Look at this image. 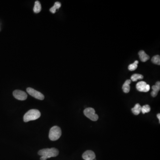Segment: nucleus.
<instances>
[{"mask_svg":"<svg viewBox=\"0 0 160 160\" xmlns=\"http://www.w3.org/2000/svg\"><path fill=\"white\" fill-rule=\"evenodd\" d=\"M40 112L37 109H30L26 113L23 117V120L25 122H30L31 121H34L38 119L41 117Z\"/></svg>","mask_w":160,"mask_h":160,"instance_id":"nucleus-1","label":"nucleus"},{"mask_svg":"<svg viewBox=\"0 0 160 160\" xmlns=\"http://www.w3.org/2000/svg\"><path fill=\"white\" fill-rule=\"evenodd\" d=\"M38 154L41 156L45 157L46 158H49L55 157L59 154V151L57 149L52 148L51 149H44L39 150Z\"/></svg>","mask_w":160,"mask_h":160,"instance_id":"nucleus-2","label":"nucleus"},{"mask_svg":"<svg viewBox=\"0 0 160 160\" xmlns=\"http://www.w3.org/2000/svg\"><path fill=\"white\" fill-rule=\"evenodd\" d=\"M61 128L57 126H54L50 129L49 133V138L52 141L57 140L61 135Z\"/></svg>","mask_w":160,"mask_h":160,"instance_id":"nucleus-3","label":"nucleus"},{"mask_svg":"<svg viewBox=\"0 0 160 160\" xmlns=\"http://www.w3.org/2000/svg\"><path fill=\"white\" fill-rule=\"evenodd\" d=\"M84 113L87 117L92 121H97L99 118L95 109L92 108H86L84 111Z\"/></svg>","mask_w":160,"mask_h":160,"instance_id":"nucleus-4","label":"nucleus"},{"mask_svg":"<svg viewBox=\"0 0 160 160\" xmlns=\"http://www.w3.org/2000/svg\"><path fill=\"white\" fill-rule=\"evenodd\" d=\"M27 92L29 93L30 95L33 97L34 98L37 99L43 100L44 99L45 97L44 95L40 92L36 90L34 88H28L26 89Z\"/></svg>","mask_w":160,"mask_h":160,"instance_id":"nucleus-5","label":"nucleus"},{"mask_svg":"<svg viewBox=\"0 0 160 160\" xmlns=\"http://www.w3.org/2000/svg\"><path fill=\"white\" fill-rule=\"evenodd\" d=\"M136 88L138 91L142 92H147L150 90V87L144 81L138 82L136 84Z\"/></svg>","mask_w":160,"mask_h":160,"instance_id":"nucleus-6","label":"nucleus"},{"mask_svg":"<svg viewBox=\"0 0 160 160\" xmlns=\"http://www.w3.org/2000/svg\"><path fill=\"white\" fill-rule=\"evenodd\" d=\"M13 95L17 99L19 100H26L27 98V95L23 91L16 90L13 92Z\"/></svg>","mask_w":160,"mask_h":160,"instance_id":"nucleus-7","label":"nucleus"},{"mask_svg":"<svg viewBox=\"0 0 160 160\" xmlns=\"http://www.w3.org/2000/svg\"><path fill=\"white\" fill-rule=\"evenodd\" d=\"M95 154L91 150L86 151L82 155V158L84 160H95Z\"/></svg>","mask_w":160,"mask_h":160,"instance_id":"nucleus-8","label":"nucleus"},{"mask_svg":"<svg viewBox=\"0 0 160 160\" xmlns=\"http://www.w3.org/2000/svg\"><path fill=\"white\" fill-rule=\"evenodd\" d=\"M153 91L151 93L153 97H156L157 96V93L160 89V82H157L156 83V84L152 86Z\"/></svg>","mask_w":160,"mask_h":160,"instance_id":"nucleus-9","label":"nucleus"},{"mask_svg":"<svg viewBox=\"0 0 160 160\" xmlns=\"http://www.w3.org/2000/svg\"><path fill=\"white\" fill-rule=\"evenodd\" d=\"M138 55L139 56L140 59L142 62H146L148 60H149V56L145 53V52L143 50L140 51L138 53Z\"/></svg>","mask_w":160,"mask_h":160,"instance_id":"nucleus-10","label":"nucleus"},{"mask_svg":"<svg viewBox=\"0 0 160 160\" xmlns=\"http://www.w3.org/2000/svg\"><path fill=\"white\" fill-rule=\"evenodd\" d=\"M131 82V81L130 80H127L123 84V86H122V89L125 93H128L130 91V84Z\"/></svg>","mask_w":160,"mask_h":160,"instance_id":"nucleus-11","label":"nucleus"},{"mask_svg":"<svg viewBox=\"0 0 160 160\" xmlns=\"http://www.w3.org/2000/svg\"><path fill=\"white\" fill-rule=\"evenodd\" d=\"M142 110V106L139 104H136L134 108L132 109V111L134 115H138L140 113Z\"/></svg>","mask_w":160,"mask_h":160,"instance_id":"nucleus-12","label":"nucleus"},{"mask_svg":"<svg viewBox=\"0 0 160 160\" xmlns=\"http://www.w3.org/2000/svg\"><path fill=\"white\" fill-rule=\"evenodd\" d=\"M41 10V6L39 1H36L35 2L34 6V11L35 13H40Z\"/></svg>","mask_w":160,"mask_h":160,"instance_id":"nucleus-13","label":"nucleus"},{"mask_svg":"<svg viewBox=\"0 0 160 160\" xmlns=\"http://www.w3.org/2000/svg\"><path fill=\"white\" fill-rule=\"evenodd\" d=\"M143 78V76L140 74H134L131 77V81L133 82H136L139 79H142Z\"/></svg>","mask_w":160,"mask_h":160,"instance_id":"nucleus-14","label":"nucleus"},{"mask_svg":"<svg viewBox=\"0 0 160 160\" xmlns=\"http://www.w3.org/2000/svg\"><path fill=\"white\" fill-rule=\"evenodd\" d=\"M61 3L60 2H58V1L56 2L55 4H54V6L50 8V11L53 14H55L56 13V10L57 9H59L61 7Z\"/></svg>","mask_w":160,"mask_h":160,"instance_id":"nucleus-15","label":"nucleus"},{"mask_svg":"<svg viewBox=\"0 0 160 160\" xmlns=\"http://www.w3.org/2000/svg\"><path fill=\"white\" fill-rule=\"evenodd\" d=\"M138 61H135L133 64H130L128 66V69L130 71H134L138 68Z\"/></svg>","mask_w":160,"mask_h":160,"instance_id":"nucleus-16","label":"nucleus"},{"mask_svg":"<svg viewBox=\"0 0 160 160\" xmlns=\"http://www.w3.org/2000/svg\"><path fill=\"white\" fill-rule=\"evenodd\" d=\"M152 62L153 64L157 65H160V57L159 55H157L153 56L151 59Z\"/></svg>","mask_w":160,"mask_h":160,"instance_id":"nucleus-17","label":"nucleus"},{"mask_svg":"<svg viewBox=\"0 0 160 160\" xmlns=\"http://www.w3.org/2000/svg\"><path fill=\"white\" fill-rule=\"evenodd\" d=\"M150 110H151V108L149 105H146L142 107L141 112H142L143 114H144L145 113H148L150 112Z\"/></svg>","mask_w":160,"mask_h":160,"instance_id":"nucleus-18","label":"nucleus"},{"mask_svg":"<svg viewBox=\"0 0 160 160\" xmlns=\"http://www.w3.org/2000/svg\"><path fill=\"white\" fill-rule=\"evenodd\" d=\"M47 159V158L44 156H41L40 158L41 160H46Z\"/></svg>","mask_w":160,"mask_h":160,"instance_id":"nucleus-19","label":"nucleus"},{"mask_svg":"<svg viewBox=\"0 0 160 160\" xmlns=\"http://www.w3.org/2000/svg\"><path fill=\"white\" fill-rule=\"evenodd\" d=\"M157 117L158 119H159V122H160V113H158L157 115Z\"/></svg>","mask_w":160,"mask_h":160,"instance_id":"nucleus-20","label":"nucleus"},{"mask_svg":"<svg viewBox=\"0 0 160 160\" xmlns=\"http://www.w3.org/2000/svg\"></svg>","mask_w":160,"mask_h":160,"instance_id":"nucleus-21","label":"nucleus"}]
</instances>
